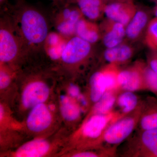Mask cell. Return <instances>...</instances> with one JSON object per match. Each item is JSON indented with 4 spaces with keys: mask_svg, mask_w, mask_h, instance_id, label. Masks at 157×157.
I'll list each match as a JSON object with an SVG mask.
<instances>
[{
    "mask_svg": "<svg viewBox=\"0 0 157 157\" xmlns=\"http://www.w3.org/2000/svg\"><path fill=\"white\" fill-rule=\"evenodd\" d=\"M154 13L156 17H157V4H156V6L155 8Z\"/></svg>",
    "mask_w": 157,
    "mask_h": 157,
    "instance_id": "f546056e",
    "label": "cell"
},
{
    "mask_svg": "<svg viewBox=\"0 0 157 157\" xmlns=\"http://www.w3.org/2000/svg\"><path fill=\"white\" fill-rule=\"evenodd\" d=\"M135 5L128 0L117 1L105 5L104 12L108 19L127 26L137 12Z\"/></svg>",
    "mask_w": 157,
    "mask_h": 157,
    "instance_id": "9c48e42d",
    "label": "cell"
},
{
    "mask_svg": "<svg viewBox=\"0 0 157 157\" xmlns=\"http://www.w3.org/2000/svg\"><path fill=\"white\" fill-rule=\"evenodd\" d=\"M52 111L45 103L39 104L31 109L26 121L27 128L36 134L46 131L52 123Z\"/></svg>",
    "mask_w": 157,
    "mask_h": 157,
    "instance_id": "52a82bcc",
    "label": "cell"
},
{
    "mask_svg": "<svg viewBox=\"0 0 157 157\" xmlns=\"http://www.w3.org/2000/svg\"><path fill=\"white\" fill-rule=\"evenodd\" d=\"M17 45L15 38L9 31L0 30V60L8 63L14 59L17 53Z\"/></svg>",
    "mask_w": 157,
    "mask_h": 157,
    "instance_id": "4fadbf2b",
    "label": "cell"
},
{
    "mask_svg": "<svg viewBox=\"0 0 157 157\" xmlns=\"http://www.w3.org/2000/svg\"><path fill=\"white\" fill-rule=\"evenodd\" d=\"M50 141L44 138H38L24 144L16 150L13 156L16 157H41L51 151Z\"/></svg>",
    "mask_w": 157,
    "mask_h": 157,
    "instance_id": "8fae6325",
    "label": "cell"
},
{
    "mask_svg": "<svg viewBox=\"0 0 157 157\" xmlns=\"http://www.w3.org/2000/svg\"><path fill=\"white\" fill-rule=\"evenodd\" d=\"M148 16L145 11H137L126 29V35L129 39H136L141 33L148 21Z\"/></svg>",
    "mask_w": 157,
    "mask_h": 157,
    "instance_id": "d6986e66",
    "label": "cell"
},
{
    "mask_svg": "<svg viewBox=\"0 0 157 157\" xmlns=\"http://www.w3.org/2000/svg\"><path fill=\"white\" fill-rule=\"evenodd\" d=\"M143 73L145 90L153 93L157 98V73L146 63L144 66Z\"/></svg>",
    "mask_w": 157,
    "mask_h": 157,
    "instance_id": "7402d4cb",
    "label": "cell"
},
{
    "mask_svg": "<svg viewBox=\"0 0 157 157\" xmlns=\"http://www.w3.org/2000/svg\"><path fill=\"white\" fill-rule=\"evenodd\" d=\"M133 55L130 46L119 45L111 48H107L104 53V58L109 64L118 65L125 63L130 60Z\"/></svg>",
    "mask_w": 157,
    "mask_h": 157,
    "instance_id": "e0dca14e",
    "label": "cell"
},
{
    "mask_svg": "<svg viewBox=\"0 0 157 157\" xmlns=\"http://www.w3.org/2000/svg\"><path fill=\"white\" fill-rule=\"evenodd\" d=\"M66 44L60 42L57 45L51 46L48 50V54L51 58L53 60H57L61 58Z\"/></svg>",
    "mask_w": 157,
    "mask_h": 157,
    "instance_id": "d4e9b609",
    "label": "cell"
},
{
    "mask_svg": "<svg viewBox=\"0 0 157 157\" xmlns=\"http://www.w3.org/2000/svg\"><path fill=\"white\" fill-rule=\"evenodd\" d=\"M137 128L139 130L157 128V98L149 96L142 100V107Z\"/></svg>",
    "mask_w": 157,
    "mask_h": 157,
    "instance_id": "30bf717a",
    "label": "cell"
},
{
    "mask_svg": "<svg viewBox=\"0 0 157 157\" xmlns=\"http://www.w3.org/2000/svg\"><path fill=\"white\" fill-rule=\"evenodd\" d=\"M70 13H71V10L69 9H66L64 10L63 12V15L64 18L66 20H67L70 17Z\"/></svg>",
    "mask_w": 157,
    "mask_h": 157,
    "instance_id": "f1b7e54d",
    "label": "cell"
},
{
    "mask_svg": "<svg viewBox=\"0 0 157 157\" xmlns=\"http://www.w3.org/2000/svg\"><path fill=\"white\" fill-rule=\"evenodd\" d=\"M145 42L152 50H157V17L149 22L145 36Z\"/></svg>",
    "mask_w": 157,
    "mask_h": 157,
    "instance_id": "603a6c76",
    "label": "cell"
},
{
    "mask_svg": "<svg viewBox=\"0 0 157 157\" xmlns=\"http://www.w3.org/2000/svg\"><path fill=\"white\" fill-rule=\"evenodd\" d=\"M59 100L60 111L63 119L70 123L79 121L82 113V108L79 104L66 95L60 96Z\"/></svg>",
    "mask_w": 157,
    "mask_h": 157,
    "instance_id": "9a60e30c",
    "label": "cell"
},
{
    "mask_svg": "<svg viewBox=\"0 0 157 157\" xmlns=\"http://www.w3.org/2000/svg\"><path fill=\"white\" fill-rule=\"evenodd\" d=\"M90 43L78 36L73 37L66 44L61 56L68 64H77L87 58L91 51Z\"/></svg>",
    "mask_w": 157,
    "mask_h": 157,
    "instance_id": "ba28073f",
    "label": "cell"
},
{
    "mask_svg": "<svg viewBox=\"0 0 157 157\" xmlns=\"http://www.w3.org/2000/svg\"><path fill=\"white\" fill-rule=\"evenodd\" d=\"M118 119L114 111L107 114H88L74 135V147L79 150L104 147V133Z\"/></svg>",
    "mask_w": 157,
    "mask_h": 157,
    "instance_id": "6da1fadb",
    "label": "cell"
},
{
    "mask_svg": "<svg viewBox=\"0 0 157 157\" xmlns=\"http://www.w3.org/2000/svg\"><path fill=\"white\" fill-rule=\"evenodd\" d=\"M50 92V88L44 82H31L23 90L21 98V105L25 109H31L37 104L45 103Z\"/></svg>",
    "mask_w": 157,
    "mask_h": 157,
    "instance_id": "8992f818",
    "label": "cell"
},
{
    "mask_svg": "<svg viewBox=\"0 0 157 157\" xmlns=\"http://www.w3.org/2000/svg\"><path fill=\"white\" fill-rule=\"evenodd\" d=\"M152 1H153L154 2H155L156 4H157V0H152Z\"/></svg>",
    "mask_w": 157,
    "mask_h": 157,
    "instance_id": "1f68e13d",
    "label": "cell"
},
{
    "mask_svg": "<svg viewBox=\"0 0 157 157\" xmlns=\"http://www.w3.org/2000/svg\"><path fill=\"white\" fill-rule=\"evenodd\" d=\"M147 64L157 74V50H153L149 55Z\"/></svg>",
    "mask_w": 157,
    "mask_h": 157,
    "instance_id": "4316f807",
    "label": "cell"
},
{
    "mask_svg": "<svg viewBox=\"0 0 157 157\" xmlns=\"http://www.w3.org/2000/svg\"><path fill=\"white\" fill-rule=\"evenodd\" d=\"M78 5L82 14L92 20L100 17L105 6L103 0H78Z\"/></svg>",
    "mask_w": 157,
    "mask_h": 157,
    "instance_id": "ffe728a7",
    "label": "cell"
},
{
    "mask_svg": "<svg viewBox=\"0 0 157 157\" xmlns=\"http://www.w3.org/2000/svg\"><path fill=\"white\" fill-rule=\"evenodd\" d=\"M75 33L77 36L90 43L97 42L99 38L98 28L84 20L80 19L77 22Z\"/></svg>",
    "mask_w": 157,
    "mask_h": 157,
    "instance_id": "44dd1931",
    "label": "cell"
},
{
    "mask_svg": "<svg viewBox=\"0 0 157 157\" xmlns=\"http://www.w3.org/2000/svg\"><path fill=\"white\" fill-rule=\"evenodd\" d=\"M76 24L67 20L63 21L58 26L57 30L59 33L65 36H70L76 31Z\"/></svg>",
    "mask_w": 157,
    "mask_h": 157,
    "instance_id": "cb8c5ba5",
    "label": "cell"
},
{
    "mask_svg": "<svg viewBox=\"0 0 157 157\" xmlns=\"http://www.w3.org/2000/svg\"><path fill=\"white\" fill-rule=\"evenodd\" d=\"M142 107V100L137 109L112 122L103 137V146L117 150L118 146L127 140L137 128Z\"/></svg>",
    "mask_w": 157,
    "mask_h": 157,
    "instance_id": "7a4b0ae2",
    "label": "cell"
},
{
    "mask_svg": "<svg viewBox=\"0 0 157 157\" xmlns=\"http://www.w3.org/2000/svg\"><path fill=\"white\" fill-rule=\"evenodd\" d=\"M11 82V77L7 72L1 70L0 72V89L1 90L6 89Z\"/></svg>",
    "mask_w": 157,
    "mask_h": 157,
    "instance_id": "484cf974",
    "label": "cell"
},
{
    "mask_svg": "<svg viewBox=\"0 0 157 157\" xmlns=\"http://www.w3.org/2000/svg\"><path fill=\"white\" fill-rule=\"evenodd\" d=\"M107 91V83L103 70L94 73L90 77L89 82V101L94 105Z\"/></svg>",
    "mask_w": 157,
    "mask_h": 157,
    "instance_id": "2e32d148",
    "label": "cell"
},
{
    "mask_svg": "<svg viewBox=\"0 0 157 157\" xmlns=\"http://www.w3.org/2000/svg\"><path fill=\"white\" fill-rule=\"evenodd\" d=\"M1 1V2H3V0H0Z\"/></svg>",
    "mask_w": 157,
    "mask_h": 157,
    "instance_id": "d6a6232c",
    "label": "cell"
},
{
    "mask_svg": "<svg viewBox=\"0 0 157 157\" xmlns=\"http://www.w3.org/2000/svg\"><path fill=\"white\" fill-rule=\"evenodd\" d=\"M109 1H113L114 2H117V1H124V0H109Z\"/></svg>",
    "mask_w": 157,
    "mask_h": 157,
    "instance_id": "4dcf8cb0",
    "label": "cell"
},
{
    "mask_svg": "<svg viewBox=\"0 0 157 157\" xmlns=\"http://www.w3.org/2000/svg\"><path fill=\"white\" fill-rule=\"evenodd\" d=\"M47 42L51 46L57 45L60 42L58 36L56 33L49 34L47 36Z\"/></svg>",
    "mask_w": 157,
    "mask_h": 157,
    "instance_id": "83f0119b",
    "label": "cell"
},
{
    "mask_svg": "<svg viewBox=\"0 0 157 157\" xmlns=\"http://www.w3.org/2000/svg\"><path fill=\"white\" fill-rule=\"evenodd\" d=\"M105 29L103 38L105 46L107 48H111L120 45L126 35L125 26L109 19L105 24Z\"/></svg>",
    "mask_w": 157,
    "mask_h": 157,
    "instance_id": "5bb4252c",
    "label": "cell"
},
{
    "mask_svg": "<svg viewBox=\"0 0 157 157\" xmlns=\"http://www.w3.org/2000/svg\"><path fill=\"white\" fill-rule=\"evenodd\" d=\"M121 156L127 157H157V128L139 130L130 136Z\"/></svg>",
    "mask_w": 157,
    "mask_h": 157,
    "instance_id": "3957f363",
    "label": "cell"
},
{
    "mask_svg": "<svg viewBox=\"0 0 157 157\" xmlns=\"http://www.w3.org/2000/svg\"><path fill=\"white\" fill-rule=\"evenodd\" d=\"M120 90L119 89L107 90L101 99L93 105L89 114H107L113 112L118 94Z\"/></svg>",
    "mask_w": 157,
    "mask_h": 157,
    "instance_id": "ac0fdd59",
    "label": "cell"
},
{
    "mask_svg": "<svg viewBox=\"0 0 157 157\" xmlns=\"http://www.w3.org/2000/svg\"><path fill=\"white\" fill-rule=\"evenodd\" d=\"M141 101L134 92L120 90L118 94L114 107H117L118 109L113 111L119 118L135 110Z\"/></svg>",
    "mask_w": 157,
    "mask_h": 157,
    "instance_id": "7c38bea8",
    "label": "cell"
},
{
    "mask_svg": "<svg viewBox=\"0 0 157 157\" xmlns=\"http://www.w3.org/2000/svg\"><path fill=\"white\" fill-rule=\"evenodd\" d=\"M21 29L24 36L33 44H39L48 36V26L42 14L33 9L26 10L21 17Z\"/></svg>",
    "mask_w": 157,
    "mask_h": 157,
    "instance_id": "277c9868",
    "label": "cell"
},
{
    "mask_svg": "<svg viewBox=\"0 0 157 157\" xmlns=\"http://www.w3.org/2000/svg\"><path fill=\"white\" fill-rule=\"evenodd\" d=\"M144 63L138 62L124 70H119L118 87L121 90L135 92L145 90L143 70Z\"/></svg>",
    "mask_w": 157,
    "mask_h": 157,
    "instance_id": "5b68a950",
    "label": "cell"
}]
</instances>
